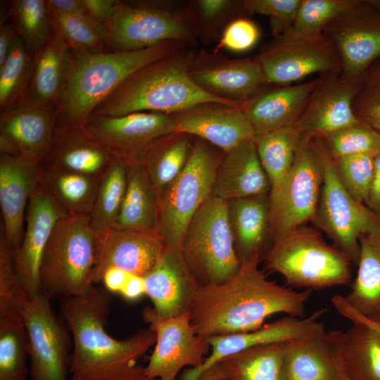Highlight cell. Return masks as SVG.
Wrapping results in <instances>:
<instances>
[{
    "label": "cell",
    "mask_w": 380,
    "mask_h": 380,
    "mask_svg": "<svg viewBox=\"0 0 380 380\" xmlns=\"http://www.w3.org/2000/svg\"><path fill=\"white\" fill-rule=\"evenodd\" d=\"M261 255L242 262L239 270L218 284L201 286L190 311L194 331L205 338L259 329L270 316L304 317L311 291H298L267 279Z\"/></svg>",
    "instance_id": "cell-1"
},
{
    "label": "cell",
    "mask_w": 380,
    "mask_h": 380,
    "mask_svg": "<svg viewBox=\"0 0 380 380\" xmlns=\"http://www.w3.org/2000/svg\"><path fill=\"white\" fill-rule=\"evenodd\" d=\"M59 300L72 340L71 380H146L145 367L137 360L156 343L150 327L122 340L109 335L111 296L104 287L94 286L85 295Z\"/></svg>",
    "instance_id": "cell-2"
},
{
    "label": "cell",
    "mask_w": 380,
    "mask_h": 380,
    "mask_svg": "<svg viewBox=\"0 0 380 380\" xmlns=\"http://www.w3.org/2000/svg\"><path fill=\"white\" fill-rule=\"evenodd\" d=\"M194 56L185 47L141 68L101 103L91 115L116 117L136 112L171 115L208 103L243 109L246 101L216 96L193 81L189 70Z\"/></svg>",
    "instance_id": "cell-3"
},
{
    "label": "cell",
    "mask_w": 380,
    "mask_h": 380,
    "mask_svg": "<svg viewBox=\"0 0 380 380\" xmlns=\"http://www.w3.org/2000/svg\"><path fill=\"white\" fill-rule=\"evenodd\" d=\"M186 46L170 41L135 51H72L59 98L57 125L84 127L94 109L132 74Z\"/></svg>",
    "instance_id": "cell-4"
},
{
    "label": "cell",
    "mask_w": 380,
    "mask_h": 380,
    "mask_svg": "<svg viewBox=\"0 0 380 380\" xmlns=\"http://www.w3.org/2000/svg\"><path fill=\"white\" fill-rule=\"evenodd\" d=\"M262 258L269 271L281 275L296 290L347 286L352 279L348 257L328 243L315 226L301 225L272 239Z\"/></svg>",
    "instance_id": "cell-5"
},
{
    "label": "cell",
    "mask_w": 380,
    "mask_h": 380,
    "mask_svg": "<svg viewBox=\"0 0 380 380\" xmlns=\"http://www.w3.org/2000/svg\"><path fill=\"white\" fill-rule=\"evenodd\" d=\"M101 235L89 215H67L58 221L44 252L42 290L50 300L83 296L94 286L93 274Z\"/></svg>",
    "instance_id": "cell-6"
},
{
    "label": "cell",
    "mask_w": 380,
    "mask_h": 380,
    "mask_svg": "<svg viewBox=\"0 0 380 380\" xmlns=\"http://www.w3.org/2000/svg\"><path fill=\"white\" fill-rule=\"evenodd\" d=\"M179 247L201 286L218 284L232 277L241 262L229 221L227 201L210 196L190 220Z\"/></svg>",
    "instance_id": "cell-7"
},
{
    "label": "cell",
    "mask_w": 380,
    "mask_h": 380,
    "mask_svg": "<svg viewBox=\"0 0 380 380\" xmlns=\"http://www.w3.org/2000/svg\"><path fill=\"white\" fill-rule=\"evenodd\" d=\"M224 152L195 138L188 160L158 197L156 232L168 246H180L194 215L212 196Z\"/></svg>",
    "instance_id": "cell-8"
},
{
    "label": "cell",
    "mask_w": 380,
    "mask_h": 380,
    "mask_svg": "<svg viewBox=\"0 0 380 380\" xmlns=\"http://www.w3.org/2000/svg\"><path fill=\"white\" fill-rule=\"evenodd\" d=\"M104 27L110 51L140 50L170 41L187 46L196 42L186 13L156 1H118Z\"/></svg>",
    "instance_id": "cell-9"
},
{
    "label": "cell",
    "mask_w": 380,
    "mask_h": 380,
    "mask_svg": "<svg viewBox=\"0 0 380 380\" xmlns=\"http://www.w3.org/2000/svg\"><path fill=\"white\" fill-rule=\"evenodd\" d=\"M311 139L322 158L324 172L319 203L311 222L357 266L360 236L380 230V217L366 205L357 201L343 186L322 139Z\"/></svg>",
    "instance_id": "cell-10"
},
{
    "label": "cell",
    "mask_w": 380,
    "mask_h": 380,
    "mask_svg": "<svg viewBox=\"0 0 380 380\" xmlns=\"http://www.w3.org/2000/svg\"><path fill=\"white\" fill-rule=\"evenodd\" d=\"M324 175L323 163L312 139L303 136L291 168L269 195L271 240L312 222Z\"/></svg>",
    "instance_id": "cell-11"
},
{
    "label": "cell",
    "mask_w": 380,
    "mask_h": 380,
    "mask_svg": "<svg viewBox=\"0 0 380 380\" xmlns=\"http://www.w3.org/2000/svg\"><path fill=\"white\" fill-rule=\"evenodd\" d=\"M42 292L29 298L22 315L25 326L30 380H67L72 340L62 315Z\"/></svg>",
    "instance_id": "cell-12"
},
{
    "label": "cell",
    "mask_w": 380,
    "mask_h": 380,
    "mask_svg": "<svg viewBox=\"0 0 380 380\" xmlns=\"http://www.w3.org/2000/svg\"><path fill=\"white\" fill-rule=\"evenodd\" d=\"M324 32L338 49L341 77L357 86L368 68L380 58V11L367 0H353Z\"/></svg>",
    "instance_id": "cell-13"
},
{
    "label": "cell",
    "mask_w": 380,
    "mask_h": 380,
    "mask_svg": "<svg viewBox=\"0 0 380 380\" xmlns=\"http://www.w3.org/2000/svg\"><path fill=\"white\" fill-rule=\"evenodd\" d=\"M142 317L156 337L154 349L145 367L146 380H176L184 367H197L209 355L210 344L205 338L194 331L190 312L160 319L146 307Z\"/></svg>",
    "instance_id": "cell-14"
},
{
    "label": "cell",
    "mask_w": 380,
    "mask_h": 380,
    "mask_svg": "<svg viewBox=\"0 0 380 380\" xmlns=\"http://www.w3.org/2000/svg\"><path fill=\"white\" fill-rule=\"evenodd\" d=\"M256 57L267 83L280 86L341 68L338 49L324 32L284 42L271 41Z\"/></svg>",
    "instance_id": "cell-15"
},
{
    "label": "cell",
    "mask_w": 380,
    "mask_h": 380,
    "mask_svg": "<svg viewBox=\"0 0 380 380\" xmlns=\"http://www.w3.org/2000/svg\"><path fill=\"white\" fill-rule=\"evenodd\" d=\"M84 127L127 165L138 163L157 139L176 132L172 114L136 112L121 116L91 115Z\"/></svg>",
    "instance_id": "cell-16"
},
{
    "label": "cell",
    "mask_w": 380,
    "mask_h": 380,
    "mask_svg": "<svg viewBox=\"0 0 380 380\" xmlns=\"http://www.w3.org/2000/svg\"><path fill=\"white\" fill-rule=\"evenodd\" d=\"M67 215L40 183L27 206L23 241L12 254L15 272L29 298L42 292L40 267L44 252L55 225Z\"/></svg>",
    "instance_id": "cell-17"
},
{
    "label": "cell",
    "mask_w": 380,
    "mask_h": 380,
    "mask_svg": "<svg viewBox=\"0 0 380 380\" xmlns=\"http://www.w3.org/2000/svg\"><path fill=\"white\" fill-rule=\"evenodd\" d=\"M357 86L344 80L340 71H330L317 77V83L296 125L309 139H324L357 124L353 101Z\"/></svg>",
    "instance_id": "cell-18"
},
{
    "label": "cell",
    "mask_w": 380,
    "mask_h": 380,
    "mask_svg": "<svg viewBox=\"0 0 380 380\" xmlns=\"http://www.w3.org/2000/svg\"><path fill=\"white\" fill-rule=\"evenodd\" d=\"M146 295L153 307H147L156 318L163 319L191 311L201 286L179 246H165L152 270L145 276Z\"/></svg>",
    "instance_id": "cell-19"
},
{
    "label": "cell",
    "mask_w": 380,
    "mask_h": 380,
    "mask_svg": "<svg viewBox=\"0 0 380 380\" xmlns=\"http://www.w3.org/2000/svg\"><path fill=\"white\" fill-rule=\"evenodd\" d=\"M325 311L319 309L304 317L286 315L255 330L207 338L210 353L200 366L183 372L180 380H198L203 372L222 360L248 348L286 342L322 330L325 326L319 319Z\"/></svg>",
    "instance_id": "cell-20"
},
{
    "label": "cell",
    "mask_w": 380,
    "mask_h": 380,
    "mask_svg": "<svg viewBox=\"0 0 380 380\" xmlns=\"http://www.w3.org/2000/svg\"><path fill=\"white\" fill-rule=\"evenodd\" d=\"M54 108L20 102L0 113V152L38 164L47 154L58 122Z\"/></svg>",
    "instance_id": "cell-21"
},
{
    "label": "cell",
    "mask_w": 380,
    "mask_h": 380,
    "mask_svg": "<svg viewBox=\"0 0 380 380\" xmlns=\"http://www.w3.org/2000/svg\"><path fill=\"white\" fill-rule=\"evenodd\" d=\"M189 75L205 91L237 101H247L267 84L257 57L228 59L200 52L194 56Z\"/></svg>",
    "instance_id": "cell-22"
},
{
    "label": "cell",
    "mask_w": 380,
    "mask_h": 380,
    "mask_svg": "<svg viewBox=\"0 0 380 380\" xmlns=\"http://www.w3.org/2000/svg\"><path fill=\"white\" fill-rule=\"evenodd\" d=\"M40 179L38 163L20 156L0 153L1 230L12 254L23 241L27 206Z\"/></svg>",
    "instance_id": "cell-23"
},
{
    "label": "cell",
    "mask_w": 380,
    "mask_h": 380,
    "mask_svg": "<svg viewBox=\"0 0 380 380\" xmlns=\"http://www.w3.org/2000/svg\"><path fill=\"white\" fill-rule=\"evenodd\" d=\"M172 115L177 132L204 140L224 153L255 137L251 122L240 108L208 103Z\"/></svg>",
    "instance_id": "cell-24"
},
{
    "label": "cell",
    "mask_w": 380,
    "mask_h": 380,
    "mask_svg": "<svg viewBox=\"0 0 380 380\" xmlns=\"http://www.w3.org/2000/svg\"><path fill=\"white\" fill-rule=\"evenodd\" d=\"M165 246L156 231L108 230L101 235L93 284L101 283L103 274L110 267L145 277L156 265Z\"/></svg>",
    "instance_id": "cell-25"
},
{
    "label": "cell",
    "mask_w": 380,
    "mask_h": 380,
    "mask_svg": "<svg viewBox=\"0 0 380 380\" xmlns=\"http://www.w3.org/2000/svg\"><path fill=\"white\" fill-rule=\"evenodd\" d=\"M113 158L108 148L84 127L57 125L50 148L39 165L99 177Z\"/></svg>",
    "instance_id": "cell-26"
},
{
    "label": "cell",
    "mask_w": 380,
    "mask_h": 380,
    "mask_svg": "<svg viewBox=\"0 0 380 380\" xmlns=\"http://www.w3.org/2000/svg\"><path fill=\"white\" fill-rule=\"evenodd\" d=\"M271 185L253 140L224 153L217 168L212 195L229 201L270 195Z\"/></svg>",
    "instance_id": "cell-27"
},
{
    "label": "cell",
    "mask_w": 380,
    "mask_h": 380,
    "mask_svg": "<svg viewBox=\"0 0 380 380\" xmlns=\"http://www.w3.org/2000/svg\"><path fill=\"white\" fill-rule=\"evenodd\" d=\"M317 83V77L258 93L248 100L243 110L255 136L296 125Z\"/></svg>",
    "instance_id": "cell-28"
},
{
    "label": "cell",
    "mask_w": 380,
    "mask_h": 380,
    "mask_svg": "<svg viewBox=\"0 0 380 380\" xmlns=\"http://www.w3.org/2000/svg\"><path fill=\"white\" fill-rule=\"evenodd\" d=\"M283 380H338V366L329 331L315 333L285 342Z\"/></svg>",
    "instance_id": "cell-29"
},
{
    "label": "cell",
    "mask_w": 380,
    "mask_h": 380,
    "mask_svg": "<svg viewBox=\"0 0 380 380\" xmlns=\"http://www.w3.org/2000/svg\"><path fill=\"white\" fill-rule=\"evenodd\" d=\"M336 360L350 380H380V335L360 323L329 331Z\"/></svg>",
    "instance_id": "cell-30"
},
{
    "label": "cell",
    "mask_w": 380,
    "mask_h": 380,
    "mask_svg": "<svg viewBox=\"0 0 380 380\" xmlns=\"http://www.w3.org/2000/svg\"><path fill=\"white\" fill-rule=\"evenodd\" d=\"M72 61V51L52 28L51 36L34 56L31 80L21 102L54 108L59 98Z\"/></svg>",
    "instance_id": "cell-31"
},
{
    "label": "cell",
    "mask_w": 380,
    "mask_h": 380,
    "mask_svg": "<svg viewBox=\"0 0 380 380\" xmlns=\"http://www.w3.org/2000/svg\"><path fill=\"white\" fill-rule=\"evenodd\" d=\"M227 213L241 262L255 255L262 258L271 240L269 196L229 201Z\"/></svg>",
    "instance_id": "cell-32"
},
{
    "label": "cell",
    "mask_w": 380,
    "mask_h": 380,
    "mask_svg": "<svg viewBox=\"0 0 380 380\" xmlns=\"http://www.w3.org/2000/svg\"><path fill=\"white\" fill-rule=\"evenodd\" d=\"M127 165L125 193L118 215L111 229L156 231L158 194L139 163Z\"/></svg>",
    "instance_id": "cell-33"
},
{
    "label": "cell",
    "mask_w": 380,
    "mask_h": 380,
    "mask_svg": "<svg viewBox=\"0 0 380 380\" xmlns=\"http://www.w3.org/2000/svg\"><path fill=\"white\" fill-rule=\"evenodd\" d=\"M194 140L191 135L175 132L157 139L141 153L138 163L158 197L184 169Z\"/></svg>",
    "instance_id": "cell-34"
},
{
    "label": "cell",
    "mask_w": 380,
    "mask_h": 380,
    "mask_svg": "<svg viewBox=\"0 0 380 380\" xmlns=\"http://www.w3.org/2000/svg\"><path fill=\"white\" fill-rule=\"evenodd\" d=\"M357 274L344 298L357 312L371 315L380 305V230L362 234Z\"/></svg>",
    "instance_id": "cell-35"
},
{
    "label": "cell",
    "mask_w": 380,
    "mask_h": 380,
    "mask_svg": "<svg viewBox=\"0 0 380 380\" xmlns=\"http://www.w3.org/2000/svg\"><path fill=\"white\" fill-rule=\"evenodd\" d=\"M40 183L68 215H90L99 177L41 168Z\"/></svg>",
    "instance_id": "cell-36"
},
{
    "label": "cell",
    "mask_w": 380,
    "mask_h": 380,
    "mask_svg": "<svg viewBox=\"0 0 380 380\" xmlns=\"http://www.w3.org/2000/svg\"><path fill=\"white\" fill-rule=\"evenodd\" d=\"M285 342L255 346L220 362L224 380H283Z\"/></svg>",
    "instance_id": "cell-37"
},
{
    "label": "cell",
    "mask_w": 380,
    "mask_h": 380,
    "mask_svg": "<svg viewBox=\"0 0 380 380\" xmlns=\"http://www.w3.org/2000/svg\"><path fill=\"white\" fill-rule=\"evenodd\" d=\"M302 139L296 125L255 136L257 152L271 189L280 184L291 168Z\"/></svg>",
    "instance_id": "cell-38"
},
{
    "label": "cell",
    "mask_w": 380,
    "mask_h": 380,
    "mask_svg": "<svg viewBox=\"0 0 380 380\" xmlns=\"http://www.w3.org/2000/svg\"><path fill=\"white\" fill-rule=\"evenodd\" d=\"M127 172L126 163L113 156L99 177L89 219L91 225L100 235L110 229L117 219L125 193Z\"/></svg>",
    "instance_id": "cell-39"
},
{
    "label": "cell",
    "mask_w": 380,
    "mask_h": 380,
    "mask_svg": "<svg viewBox=\"0 0 380 380\" xmlns=\"http://www.w3.org/2000/svg\"><path fill=\"white\" fill-rule=\"evenodd\" d=\"M9 20L27 49L35 56L47 43L52 26L46 0H12Z\"/></svg>",
    "instance_id": "cell-40"
},
{
    "label": "cell",
    "mask_w": 380,
    "mask_h": 380,
    "mask_svg": "<svg viewBox=\"0 0 380 380\" xmlns=\"http://www.w3.org/2000/svg\"><path fill=\"white\" fill-rule=\"evenodd\" d=\"M34 56L18 37L6 61L0 67V112L20 103L29 87Z\"/></svg>",
    "instance_id": "cell-41"
},
{
    "label": "cell",
    "mask_w": 380,
    "mask_h": 380,
    "mask_svg": "<svg viewBox=\"0 0 380 380\" xmlns=\"http://www.w3.org/2000/svg\"><path fill=\"white\" fill-rule=\"evenodd\" d=\"M28 357L23 316L0 317V380H26Z\"/></svg>",
    "instance_id": "cell-42"
},
{
    "label": "cell",
    "mask_w": 380,
    "mask_h": 380,
    "mask_svg": "<svg viewBox=\"0 0 380 380\" xmlns=\"http://www.w3.org/2000/svg\"><path fill=\"white\" fill-rule=\"evenodd\" d=\"M49 12L53 30L63 39L72 51L96 53L107 51L103 24L89 15H66L49 9Z\"/></svg>",
    "instance_id": "cell-43"
},
{
    "label": "cell",
    "mask_w": 380,
    "mask_h": 380,
    "mask_svg": "<svg viewBox=\"0 0 380 380\" xmlns=\"http://www.w3.org/2000/svg\"><path fill=\"white\" fill-rule=\"evenodd\" d=\"M353 0H301L295 20L282 35L274 38V42L308 38L324 33L327 25Z\"/></svg>",
    "instance_id": "cell-44"
},
{
    "label": "cell",
    "mask_w": 380,
    "mask_h": 380,
    "mask_svg": "<svg viewBox=\"0 0 380 380\" xmlns=\"http://www.w3.org/2000/svg\"><path fill=\"white\" fill-rule=\"evenodd\" d=\"M322 139L332 159L359 154L374 156L380 149V132L362 121Z\"/></svg>",
    "instance_id": "cell-45"
},
{
    "label": "cell",
    "mask_w": 380,
    "mask_h": 380,
    "mask_svg": "<svg viewBox=\"0 0 380 380\" xmlns=\"http://www.w3.org/2000/svg\"><path fill=\"white\" fill-rule=\"evenodd\" d=\"M332 160L343 186L357 201L366 205L373 177L374 156L359 154Z\"/></svg>",
    "instance_id": "cell-46"
},
{
    "label": "cell",
    "mask_w": 380,
    "mask_h": 380,
    "mask_svg": "<svg viewBox=\"0 0 380 380\" xmlns=\"http://www.w3.org/2000/svg\"><path fill=\"white\" fill-rule=\"evenodd\" d=\"M29 298L15 272L13 256L4 233H0V317L23 316Z\"/></svg>",
    "instance_id": "cell-47"
},
{
    "label": "cell",
    "mask_w": 380,
    "mask_h": 380,
    "mask_svg": "<svg viewBox=\"0 0 380 380\" xmlns=\"http://www.w3.org/2000/svg\"><path fill=\"white\" fill-rule=\"evenodd\" d=\"M356 117L380 132V58L366 71L353 101Z\"/></svg>",
    "instance_id": "cell-48"
},
{
    "label": "cell",
    "mask_w": 380,
    "mask_h": 380,
    "mask_svg": "<svg viewBox=\"0 0 380 380\" xmlns=\"http://www.w3.org/2000/svg\"><path fill=\"white\" fill-rule=\"evenodd\" d=\"M301 0H244L241 11L259 14L269 19L274 38L284 34L292 25Z\"/></svg>",
    "instance_id": "cell-49"
},
{
    "label": "cell",
    "mask_w": 380,
    "mask_h": 380,
    "mask_svg": "<svg viewBox=\"0 0 380 380\" xmlns=\"http://www.w3.org/2000/svg\"><path fill=\"white\" fill-rule=\"evenodd\" d=\"M260 32L252 20L239 18L231 21L224 28L220 45L232 51L243 52L258 42Z\"/></svg>",
    "instance_id": "cell-50"
},
{
    "label": "cell",
    "mask_w": 380,
    "mask_h": 380,
    "mask_svg": "<svg viewBox=\"0 0 380 380\" xmlns=\"http://www.w3.org/2000/svg\"><path fill=\"white\" fill-rule=\"evenodd\" d=\"M194 11L205 24L222 19L232 9H241L240 1L228 0H198L194 3Z\"/></svg>",
    "instance_id": "cell-51"
},
{
    "label": "cell",
    "mask_w": 380,
    "mask_h": 380,
    "mask_svg": "<svg viewBox=\"0 0 380 380\" xmlns=\"http://www.w3.org/2000/svg\"><path fill=\"white\" fill-rule=\"evenodd\" d=\"M331 303L336 310L353 323L366 325L380 335V322L373 320L353 309L346 300L343 296L336 295L331 298Z\"/></svg>",
    "instance_id": "cell-52"
},
{
    "label": "cell",
    "mask_w": 380,
    "mask_h": 380,
    "mask_svg": "<svg viewBox=\"0 0 380 380\" xmlns=\"http://www.w3.org/2000/svg\"><path fill=\"white\" fill-rule=\"evenodd\" d=\"M8 18L1 17L0 26V67L6 61L18 35Z\"/></svg>",
    "instance_id": "cell-53"
},
{
    "label": "cell",
    "mask_w": 380,
    "mask_h": 380,
    "mask_svg": "<svg viewBox=\"0 0 380 380\" xmlns=\"http://www.w3.org/2000/svg\"><path fill=\"white\" fill-rule=\"evenodd\" d=\"M118 0H83L88 15L105 24L110 18Z\"/></svg>",
    "instance_id": "cell-54"
},
{
    "label": "cell",
    "mask_w": 380,
    "mask_h": 380,
    "mask_svg": "<svg viewBox=\"0 0 380 380\" xmlns=\"http://www.w3.org/2000/svg\"><path fill=\"white\" fill-rule=\"evenodd\" d=\"M366 205L380 217V149L374 156L373 177Z\"/></svg>",
    "instance_id": "cell-55"
},
{
    "label": "cell",
    "mask_w": 380,
    "mask_h": 380,
    "mask_svg": "<svg viewBox=\"0 0 380 380\" xmlns=\"http://www.w3.org/2000/svg\"><path fill=\"white\" fill-rule=\"evenodd\" d=\"M47 8L66 15H89L83 0H46Z\"/></svg>",
    "instance_id": "cell-56"
},
{
    "label": "cell",
    "mask_w": 380,
    "mask_h": 380,
    "mask_svg": "<svg viewBox=\"0 0 380 380\" xmlns=\"http://www.w3.org/2000/svg\"><path fill=\"white\" fill-rule=\"evenodd\" d=\"M129 274L128 272L115 267L107 269L103 274L101 281L104 288L110 293H120Z\"/></svg>",
    "instance_id": "cell-57"
},
{
    "label": "cell",
    "mask_w": 380,
    "mask_h": 380,
    "mask_svg": "<svg viewBox=\"0 0 380 380\" xmlns=\"http://www.w3.org/2000/svg\"><path fill=\"white\" fill-rule=\"evenodd\" d=\"M120 294L126 300H135L146 294L144 277L129 274Z\"/></svg>",
    "instance_id": "cell-58"
},
{
    "label": "cell",
    "mask_w": 380,
    "mask_h": 380,
    "mask_svg": "<svg viewBox=\"0 0 380 380\" xmlns=\"http://www.w3.org/2000/svg\"><path fill=\"white\" fill-rule=\"evenodd\" d=\"M224 377L222 368L220 363H217L203 372L198 380H215Z\"/></svg>",
    "instance_id": "cell-59"
},
{
    "label": "cell",
    "mask_w": 380,
    "mask_h": 380,
    "mask_svg": "<svg viewBox=\"0 0 380 380\" xmlns=\"http://www.w3.org/2000/svg\"><path fill=\"white\" fill-rule=\"evenodd\" d=\"M373 320L380 322V305L376 309V310L369 316H366Z\"/></svg>",
    "instance_id": "cell-60"
},
{
    "label": "cell",
    "mask_w": 380,
    "mask_h": 380,
    "mask_svg": "<svg viewBox=\"0 0 380 380\" xmlns=\"http://www.w3.org/2000/svg\"><path fill=\"white\" fill-rule=\"evenodd\" d=\"M338 363V362H337ZM338 380H350L348 376L345 374V373L343 372V370L341 369V367L339 366L338 363Z\"/></svg>",
    "instance_id": "cell-61"
},
{
    "label": "cell",
    "mask_w": 380,
    "mask_h": 380,
    "mask_svg": "<svg viewBox=\"0 0 380 380\" xmlns=\"http://www.w3.org/2000/svg\"><path fill=\"white\" fill-rule=\"evenodd\" d=\"M367 1L376 9L380 11V0H367Z\"/></svg>",
    "instance_id": "cell-62"
},
{
    "label": "cell",
    "mask_w": 380,
    "mask_h": 380,
    "mask_svg": "<svg viewBox=\"0 0 380 380\" xmlns=\"http://www.w3.org/2000/svg\"><path fill=\"white\" fill-rule=\"evenodd\" d=\"M215 380H224V377H221V378L216 379Z\"/></svg>",
    "instance_id": "cell-63"
},
{
    "label": "cell",
    "mask_w": 380,
    "mask_h": 380,
    "mask_svg": "<svg viewBox=\"0 0 380 380\" xmlns=\"http://www.w3.org/2000/svg\"><path fill=\"white\" fill-rule=\"evenodd\" d=\"M155 380H158V379H155Z\"/></svg>",
    "instance_id": "cell-64"
}]
</instances>
